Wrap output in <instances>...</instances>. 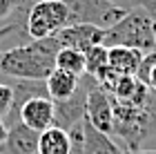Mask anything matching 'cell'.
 <instances>
[{
	"label": "cell",
	"instance_id": "1",
	"mask_svg": "<svg viewBox=\"0 0 156 154\" xmlns=\"http://www.w3.org/2000/svg\"><path fill=\"white\" fill-rule=\"evenodd\" d=\"M60 52V43L56 36L38 38L27 45L11 47L0 56V72L11 78L25 81H47V76L56 69V54Z\"/></svg>",
	"mask_w": 156,
	"mask_h": 154
},
{
	"label": "cell",
	"instance_id": "2",
	"mask_svg": "<svg viewBox=\"0 0 156 154\" xmlns=\"http://www.w3.org/2000/svg\"><path fill=\"white\" fill-rule=\"evenodd\" d=\"M114 98V96H112ZM156 132V92L150 89L147 98L138 105L114 103V134L120 136L127 150H140L143 141Z\"/></svg>",
	"mask_w": 156,
	"mask_h": 154
},
{
	"label": "cell",
	"instance_id": "3",
	"mask_svg": "<svg viewBox=\"0 0 156 154\" xmlns=\"http://www.w3.org/2000/svg\"><path fill=\"white\" fill-rule=\"evenodd\" d=\"M105 47H132L140 54L156 52V34L154 23L143 7L129 9L116 25L105 29L103 36Z\"/></svg>",
	"mask_w": 156,
	"mask_h": 154
},
{
	"label": "cell",
	"instance_id": "4",
	"mask_svg": "<svg viewBox=\"0 0 156 154\" xmlns=\"http://www.w3.org/2000/svg\"><path fill=\"white\" fill-rule=\"evenodd\" d=\"M69 25V9L62 0H36L25 16V34L31 40L56 36Z\"/></svg>",
	"mask_w": 156,
	"mask_h": 154
},
{
	"label": "cell",
	"instance_id": "5",
	"mask_svg": "<svg viewBox=\"0 0 156 154\" xmlns=\"http://www.w3.org/2000/svg\"><path fill=\"white\" fill-rule=\"evenodd\" d=\"M69 9V25H96L101 29L116 25L125 16V9L109 0H62ZM67 25V27H69Z\"/></svg>",
	"mask_w": 156,
	"mask_h": 154
},
{
	"label": "cell",
	"instance_id": "6",
	"mask_svg": "<svg viewBox=\"0 0 156 154\" xmlns=\"http://www.w3.org/2000/svg\"><path fill=\"white\" fill-rule=\"evenodd\" d=\"M96 83L94 76L89 74H83L80 76V83H78L76 92L69 96L67 101H58L54 103V125L60 130L69 132L72 127H76L78 123H83L85 118V103H87V92L89 87Z\"/></svg>",
	"mask_w": 156,
	"mask_h": 154
},
{
	"label": "cell",
	"instance_id": "7",
	"mask_svg": "<svg viewBox=\"0 0 156 154\" xmlns=\"http://www.w3.org/2000/svg\"><path fill=\"white\" fill-rule=\"evenodd\" d=\"M85 121H89L96 130L105 134H114V98L107 89H103L98 83L89 87L87 103H85Z\"/></svg>",
	"mask_w": 156,
	"mask_h": 154
},
{
	"label": "cell",
	"instance_id": "8",
	"mask_svg": "<svg viewBox=\"0 0 156 154\" xmlns=\"http://www.w3.org/2000/svg\"><path fill=\"white\" fill-rule=\"evenodd\" d=\"M103 36H105V29L96 25H69L65 29H60L56 34V40L60 43V47H69V49H76V52H89L91 47L96 45H103Z\"/></svg>",
	"mask_w": 156,
	"mask_h": 154
},
{
	"label": "cell",
	"instance_id": "9",
	"mask_svg": "<svg viewBox=\"0 0 156 154\" xmlns=\"http://www.w3.org/2000/svg\"><path fill=\"white\" fill-rule=\"evenodd\" d=\"M18 121L25 123L34 132H45L54 125V101L49 96H40V98L27 101L18 112Z\"/></svg>",
	"mask_w": 156,
	"mask_h": 154
},
{
	"label": "cell",
	"instance_id": "10",
	"mask_svg": "<svg viewBox=\"0 0 156 154\" xmlns=\"http://www.w3.org/2000/svg\"><path fill=\"white\" fill-rule=\"evenodd\" d=\"M38 132L29 130L25 123H11L7 127V138L0 152L2 154H38Z\"/></svg>",
	"mask_w": 156,
	"mask_h": 154
},
{
	"label": "cell",
	"instance_id": "11",
	"mask_svg": "<svg viewBox=\"0 0 156 154\" xmlns=\"http://www.w3.org/2000/svg\"><path fill=\"white\" fill-rule=\"evenodd\" d=\"M83 154H123L109 134L96 130L89 121H83Z\"/></svg>",
	"mask_w": 156,
	"mask_h": 154
},
{
	"label": "cell",
	"instance_id": "12",
	"mask_svg": "<svg viewBox=\"0 0 156 154\" xmlns=\"http://www.w3.org/2000/svg\"><path fill=\"white\" fill-rule=\"evenodd\" d=\"M145 54L132 47H107V65L118 76H136Z\"/></svg>",
	"mask_w": 156,
	"mask_h": 154
},
{
	"label": "cell",
	"instance_id": "13",
	"mask_svg": "<svg viewBox=\"0 0 156 154\" xmlns=\"http://www.w3.org/2000/svg\"><path fill=\"white\" fill-rule=\"evenodd\" d=\"M13 92V101H11V109L9 114L13 118V123H18V112L20 107L31 101V98H40V96H49L47 94V83L45 81H25V78H16V83L11 85Z\"/></svg>",
	"mask_w": 156,
	"mask_h": 154
},
{
	"label": "cell",
	"instance_id": "14",
	"mask_svg": "<svg viewBox=\"0 0 156 154\" xmlns=\"http://www.w3.org/2000/svg\"><path fill=\"white\" fill-rule=\"evenodd\" d=\"M47 94L49 98H51L54 103L58 101H67L69 96H72L76 92L78 83H80V76H76L72 72H65V69H58L56 67L51 74L47 76Z\"/></svg>",
	"mask_w": 156,
	"mask_h": 154
},
{
	"label": "cell",
	"instance_id": "15",
	"mask_svg": "<svg viewBox=\"0 0 156 154\" xmlns=\"http://www.w3.org/2000/svg\"><path fill=\"white\" fill-rule=\"evenodd\" d=\"M69 148H72L69 132L56 127V125L40 132L38 136V154H69Z\"/></svg>",
	"mask_w": 156,
	"mask_h": 154
},
{
	"label": "cell",
	"instance_id": "16",
	"mask_svg": "<svg viewBox=\"0 0 156 154\" xmlns=\"http://www.w3.org/2000/svg\"><path fill=\"white\" fill-rule=\"evenodd\" d=\"M56 67L72 72L76 76H83L85 74V54L69 49V47H60V52L56 54Z\"/></svg>",
	"mask_w": 156,
	"mask_h": 154
},
{
	"label": "cell",
	"instance_id": "17",
	"mask_svg": "<svg viewBox=\"0 0 156 154\" xmlns=\"http://www.w3.org/2000/svg\"><path fill=\"white\" fill-rule=\"evenodd\" d=\"M105 67H107V47L105 45H96L89 52H85V74L96 76Z\"/></svg>",
	"mask_w": 156,
	"mask_h": 154
},
{
	"label": "cell",
	"instance_id": "18",
	"mask_svg": "<svg viewBox=\"0 0 156 154\" xmlns=\"http://www.w3.org/2000/svg\"><path fill=\"white\" fill-rule=\"evenodd\" d=\"M136 78L140 83H145L150 89L156 92V52H150L143 56V60H140V67L136 72Z\"/></svg>",
	"mask_w": 156,
	"mask_h": 154
},
{
	"label": "cell",
	"instance_id": "19",
	"mask_svg": "<svg viewBox=\"0 0 156 154\" xmlns=\"http://www.w3.org/2000/svg\"><path fill=\"white\" fill-rule=\"evenodd\" d=\"M11 101H13L11 85H7V83H0V118L9 114V109H11Z\"/></svg>",
	"mask_w": 156,
	"mask_h": 154
},
{
	"label": "cell",
	"instance_id": "20",
	"mask_svg": "<svg viewBox=\"0 0 156 154\" xmlns=\"http://www.w3.org/2000/svg\"><path fill=\"white\" fill-rule=\"evenodd\" d=\"M83 121H85V118H83ZM69 138H72L69 154H83V123H78L76 127L69 130Z\"/></svg>",
	"mask_w": 156,
	"mask_h": 154
},
{
	"label": "cell",
	"instance_id": "21",
	"mask_svg": "<svg viewBox=\"0 0 156 154\" xmlns=\"http://www.w3.org/2000/svg\"><path fill=\"white\" fill-rule=\"evenodd\" d=\"M18 5H20V0H0V23L5 18H9L18 9Z\"/></svg>",
	"mask_w": 156,
	"mask_h": 154
},
{
	"label": "cell",
	"instance_id": "22",
	"mask_svg": "<svg viewBox=\"0 0 156 154\" xmlns=\"http://www.w3.org/2000/svg\"><path fill=\"white\" fill-rule=\"evenodd\" d=\"M109 2H114L118 7H123L125 11H129V9H136V7H140V2L143 0H109Z\"/></svg>",
	"mask_w": 156,
	"mask_h": 154
},
{
	"label": "cell",
	"instance_id": "23",
	"mask_svg": "<svg viewBox=\"0 0 156 154\" xmlns=\"http://www.w3.org/2000/svg\"><path fill=\"white\" fill-rule=\"evenodd\" d=\"M16 27H23V23H20V20H13V23H9V25H2L0 27V40H2L11 29H16ZM0 56H2V52H0Z\"/></svg>",
	"mask_w": 156,
	"mask_h": 154
},
{
	"label": "cell",
	"instance_id": "24",
	"mask_svg": "<svg viewBox=\"0 0 156 154\" xmlns=\"http://www.w3.org/2000/svg\"><path fill=\"white\" fill-rule=\"evenodd\" d=\"M5 138H7V125H5V121H2V118H0V148H2Z\"/></svg>",
	"mask_w": 156,
	"mask_h": 154
},
{
	"label": "cell",
	"instance_id": "25",
	"mask_svg": "<svg viewBox=\"0 0 156 154\" xmlns=\"http://www.w3.org/2000/svg\"><path fill=\"white\" fill-rule=\"evenodd\" d=\"M123 154H156V150H125Z\"/></svg>",
	"mask_w": 156,
	"mask_h": 154
},
{
	"label": "cell",
	"instance_id": "26",
	"mask_svg": "<svg viewBox=\"0 0 156 154\" xmlns=\"http://www.w3.org/2000/svg\"><path fill=\"white\" fill-rule=\"evenodd\" d=\"M0 154H2V152H0Z\"/></svg>",
	"mask_w": 156,
	"mask_h": 154
},
{
	"label": "cell",
	"instance_id": "27",
	"mask_svg": "<svg viewBox=\"0 0 156 154\" xmlns=\"http://www.w3.org/2000/svg\"><path fill=\"white\" fill-rule=\"evenodd\" d=\"M154 34H156V31H154Z\"/></svg>",
	"mask_w": 156,
	"mask_h": 154
}]
</instances>
